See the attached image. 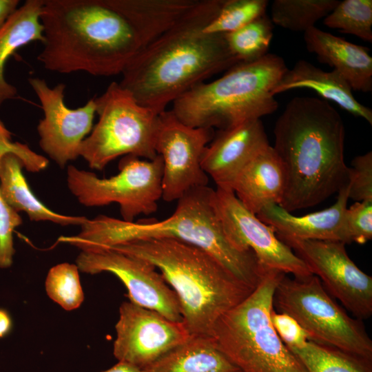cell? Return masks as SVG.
<instances>
[{
    "instance_id": "4fadbf2b",
    "label": "cell",
    "mask_w": 372,
    "mask_h": 372,
    "mask_svg": "<svg viewBox=\"0 0 372 372\" xmlns=\"http://www.w3.org/2000/svg\"><path fill=\"white\" fill-rule=\"evenodd\" d=\"M214 203L231 244L240 251L251 250L263 268L291 273L297 278L313 275L291 248L277 237L274 229L250 212L233 191L216 188Z\"/></svg>"
},
{
    "instance_id": "d6a6232c",
    "label": "cell",
    "mask_w": 372,
    "mask_h": 372,
    "mask_svg": "<svg viewBox=\"0 0 372 372\" xmlns=\"http://www.w3.org/2000/svg\"><path fill=\"white\" fill-rule=\"evenodd\" d=\"M19 212L12 209L3 198L0 192V268L10 267L15 254L13 232L22 224Z\"/></svg>"
},
{
    "instance_id": "74e56055",
    "label": "cell",
    "mask_w": 372,
    "mask_h": 372,
    "mask_svg": "<svg viewBox=\"0 0 372 372\" xmlns=\"http://www.w3.org/2000/svg\"><path fill=\"white\" fill-rule=\"evenodd\" d=\"M14 142L11 140V133L0 121V155L6 152L12 151Z\"/></svg>"
},
{
    "instance_id": "f546056e",
    "label": "cell",
    "mask_w": 372,
    "mask_h": 372,
    "mask_svg": "<svg viewBox=\"0 0 372 372\" xmlns=\"http://www.w3.org/2000/svg\"><path fill=\"white\" fill-rule=\"evenodd\" d=\"M79 271L76 265L60 263L49 270L45 279L48 297L66 311L78 309L84 300Z\"/></svg>"
},
{
    "instance_id": "83f0119b",
    "label": "cell",
    "mask_w": 372,
    "mask_h": 372,
    "mask_svg": "<svg viewBox=\"0 0 372 372\" xmlns=\"http://www.w3.org/2000/svg\"><path fill=\"white\" fill-rule=\"evenodd\" d=\"M273 30V23L265 13L239 30L225 34V38L239 62H251L269 53Z\"/></svg>"
},
{
    "instance_id": "4dcf8cb0",
    "label": "cell",
    "mask_w": 372,
    "mask_h": 372,
    "mask_svg": "<svg viewBox=\"0 0 372 372\" xmlns=\"http://www.w3.org/2000/svg\"><path fill=\"white\" fill-rule=\"evenodd\" d=\"M268 3L267 0H224L218 14L203 32L226 34L239 30L265 14Z\"/></svg>"
},
{
    "instance_id": "44dd1931",
    "label": "cell",
    "mask_w": 372,
    "mask_h": 372,
    "mask_svg": "<svg viewBox=\"0 0 372 372\" xmlns=\"http://www.w3.org/2000/svg\"><path fill=\"white\" fill-rule=\"evenodd\" d=\"M298 88L312 90L324 99L335 103L345 111L372 125L371 109L356 100L350 85L334 70L325 72L305 60H299L285 72L272 94Z\"/></svg>"
},
{
    "instance_id": "7402d4cb",
    "label": "cell",
    "mask_w": 372,
    "mask_h": 372,
    "mask_svg": "<svg viewBox=\"0 0 372 372\" xmlns=\"http://www.w3.org/2000/svg\"><path fill=\"white\" fill-rule=\"evenodd\" d=\"M21 158L12 152L0 155V192L4 200L17 212L23 211L33 221H50L63 226L81 225L85 216H68L53 211L31 190L22 169Z\"/></svg>"
},
{
    "instance_id": "5b68a950",
    "label": "cell",
    "mask_w": 372,
    "mask_h": 372,
    "mask_svg": "<svg viewBox=\"0 0 372 372\" xmlns=\"http://www.w3.org/2000/svg\"><path fill=\"white\" fill-rule=\"evenodd\" d=\"M109 249L146 260L160 271L178 300L191 335L211 337L220 317L254 290L211 254L180 240L141 239Z\"/></svg>"
},
{
    "instance_id": "484cf974",
    "label": "cell",
    "mask_w": 372,
    "mask_h": 372,
    "mask_svg": "<svg viewBox=\"0 0 372 372\" xmlns=\"http://www.w3.org/2000/svg\"><path fill=\"white\" fill-rule=\"evenodd\" d=\"M289 349L307 372H372V359L312 340Z\"/></svg>"
},
{
    "instance_id": "f35d334b",
    "label": "cell",
    "mask_w": 372,
    "mask_h": 372,
    "mask_svg": "<svg viewBox=\"0 0 372 372\" xmlns=\"http://www.w3.org/2000/svg\"><path fill=\"white\" fill-rule=\"evenodd\" d=\"M102 372H144L124 362H118L117 364Z\"/></svg>"
},
{
    "instance_id": "8992f818",
    "label": "cell",
    "mask_w": 372,
    "mask_h": 372,
    "mask_svg": "<svg viewBox=\"0 0 372 372\" xmlns=\"http://www.w3.org/2000/svg\"><path fill=\"white\" fill-rule=\"evenodd\" d=\"M287 70L283 59L271 53L239 62L216 80L185 93L172 103L171 110L193 127L225 130L260 119L277 110L272 91Z\"/></svg>"
},
{
    "instance_id": "8d00e7d4",
    "label": "cell",
    "mask_w": 372,
    "mask_h": 372,
    "mask_svg": "<svg viewBox=\"0 0 372 372\" xmlns=\"http://www.w3.org/2000/svg\"><path fill=\"white\" fill-rule=\"evenodd\" d=\"M13 322L9 312L0 308V338L7 336L11 332Z\"/></svg>"
},
{
    "instance_id": "52a82bcc",
    "label": "cell",
    "mask_w": 372,
    "mask_h": 372,
    "mask_svg": "<svg viewBox=\"0 0 372 372\" xmlns=\"http://www.w3.org/2000/svg\"><path fill=\"white\" fill-rule=\"evenodd\" d=\"M284 275L266 269L257 287L214 326L211 338L242 372H307L271 320L274 292Z\"/></svg>"
},
{
    "instance_id": "e0dca14e",
    "label": "cell",
    "mask_w": 372,
    "mask_h": 372,
    "mask_svg": "<svg viewBox=\"0 0 372 372\" xmlns=\"http://www.w3.org/2000/svg\"><path fill=\"white\" fill-rule=\"evenodd\" d=\"M269 145L260 119L249 120L233 127L220 130L206 147L201 167L217 188L232 191L240 171Z\"/></svg>"
},
{
    "instance_id": "4316f807",
    "label": "cell",
    "mask_w": 372,
    "mask_h": 372,
    "mask_svg": "<svg viewBox=\"0 0 372 372\" xmlns=\"http://www.w3.org/2000/svg\"><path fill=\"white\" fill-rule=\"evenodd\" d=\"M337 0H274L271 20L285 29L304 32L325 18L336 6Z\"/></svg>"
},
{
    "instance_id": "e575fe53",
    "label": "cell",
    "mask_w": 372,
    "mask_h": 372,
    "mask_svg": "<svg viewBox=\"0 0 372 372\" xmlns=\"http://www.w3.org/2000/svg\"><path fill=\"white\" fill-rule=\"evenodd\" d=\"M272 324L282 342L288 349L297 347L309 340L305 331L291 316L283 313L271 312Z\"/></svg>"
},
{
    "instance_id": "d590c367",
    "label": "cell",
    "mask_w": 372,
    "mask_h": 372,
    "mask_svg": "<svg viewBox=\"0 0 372 372\" xmlns=\"http://www.w3.org/2000/svg\"><path fill=\"white\" fill-rule=\"evenodd\" d=\"M19 0H0V29L8 17L18 8Z\"/></svg>"
},
{
    "instance_id": "2e32d148",
    "label": "cell",
    "mask_w": 372,
    "mask_h": 372,
    "mask_svg": "<svg viewBox=\"0 0 372 372\" xmlns=\"http://www.w3.org/2000/svg\"><path fill=\"white\" fill-rule=\"evenodd\" d=\"M28 82L37 96L44 116L37 125L39 145L61 168L79 156L80 146L92 130L96 114L94 98L83 106L71 109L65 105V85L50 87L46 81L32 77Z\"/></svg>"
},
{
    "instance_id": "603a6c76",
    "label": "cell",
    "mask_w": 372,
    "mask_h": 372,
    "mask_svg": "<svg viewBox=\"0 0 372 372\" xmlns=\"http://www.w3.org/2000/svg\"><path fill=\"white\" fill-rule=\"evenodd\" d=\"M204 0H119L142 48L193 14Z\"/></svg>"
},
{
    "instance_id": "cb8c5ba5",
    "label": "cell",
    "mask_w": 372,
    "mask_h": 372,
    "mask_svg": "<svg viewBox=\"0 0 372 372\" xmlns=\"http://www.w3.org/2000/svg\"><path fill=\"white\" fill-rule=\"evenodd\" d=\"M44 0H27L8 17L0 29V106L14 99L17 88L4 76L9 58L21 47L43 41L41 13Z\"/></svg>"
},
{
    "instance_id": "1f68e13d",
    "label": "cell",
    "mask_w": 372,
    "mask_h": 372,
    "mask_svg": "<svg viewBox=\"0 0 372 372\" xmlns=\"http://www.w3.org/2000/svg\"><path fill=\"white\" fill-rule=\"evenodd\" d=\"M349 198L372 200V152L355 156L348 168Z\"/></svg>"
},
{
    "instance_id": "8fae6325",
    "label": "cell",
    "mask_w": 372,
    "mask_h": 372,
    "mask_svg": "<svg viewBox=\"0 0 372 372\" xmlns=\"http://www.w3.org/2000/svg\"><path fill=\"white\" fill-rule=\"evenodd\" d=\"M214 134L211 128L185 125L171 110L158 114L155 151L163 163V200H178L190 189L207 185L209 178L201 167V160Z\"/></svg>"
},
{
    "instance_id": "9c48e42d",
    "label": "cell",
    "mask_w": 372,
    "mask_h": 372,
    "mask_svg": "<svg viewBox=\"0 0 372 372\" xmlns=\"http://www.w3.org/2000/svg\"><path fill=\"white\" fill-rule=\"evenodd\" d=\"M273 308L293 318L309 340L372 359V340L362 320L353 318L331 297L315 275H284L273 295Z\"/></svg>"
},
{
    "instance_id": "f1b7e54d",
    "label": "cell",
    "mask_w": 372,
    "mask_h": 372,
    "mask_svg": "<svg viewBox=\"0 0 372 372\" xmlns=\"http://www.w3.org/2000/svg\"><path fill=\"white\" fill-rule=\"evenodd\" d=\"M324 24L345 34L355 35L372 42V1L344 0L339 1L325 17Z\"/></svg>"
},
{
    "instance_id": "6da1fadb",
    "label": "cell",
    "mask_w": 372,
    "mask_h": 372,
    "mask_svg": "<svg viewBox=\"0 0 372 372\" xmlns=\"http://www.w3.org/2000/svg\"><path fill=\"white\" fill-rule=\"evenodd\" d=\"M223 2L204 0L193 14L141 48L122 72L120 86L159 114L205 79L239 63L225 34L203 32Z\"/></svg>"
},
{
    "instance_id": "277c9868",
    "label": "cell",
    "mask_w": 372,
    "mask_h": 372,
    "mask_svg": "<svg viewBox=\"0 0 372 372\" xmlns=\"http://www.w3.org/2000/svg\"><path fill=\"white\" fill-rule=\"evenodd\" d=\"M214 189H190L178 200L176 208L162 220L126 222L105 215L87 220L76 235L61 236L81 251H92L136 240L172 238L198 247L214 257L227 271L254 289L265 269L251 250L240 251L227 238L214 203Z\"/></svg>"
},
{
    "instance_id": "ac0fdd59",
    "label": "cell",
    "mask_w": 372,
    "mask_h": 372,
    "mask_svg": "<svg viewBox=\"0 0 372 372\" xmlns=\"http://www.w3.org/2000/svg\"><path fill=\"white\" fill-rule=\"evenodd\" d=\"M348 185L338 193L335 203L329 208L296 216L276 203L265 205L256 215L271 226L281 240H319L351 242L345 222L349 200Z\"/></svg>"
},
{
    "instance_id": "d4e9b609",
    "label": "cell",
    "mask_w": 372,
    "mask_h": 372,
    "mask_svg": "<svg viewBox=\"0 0 372 372\" xmlns=\"http://www.w3.org/2000/svg\"><path fill=\"white\" fill-rule=\"evenodd\" d=\"M144 372H242L211 337L191 335L143 370Z\"/></svg>"
},
{
    "instance_id": "5bb4252c",
    "label": "cell",
    "mask_w": 372,
    "mask_h": 372,
    "mask_svg": "<svg viewBox=\"0 0 372 372\" xmlns=\"http://www.w3.org/2000/svg\"><path fill=\"white\" fill-rule=\"evenodd\" d=\"M76 263L83 273L114 274L125 286L130 302L155 311L170 320L183 322L174 291L149 262L107 248L81 251Z\"/></svg>"
},
{
    "instance_id": "7c38bea8",
    "label": "cell",
    "mask_w": 372,
    "mask_h": 372,
    "mask_svg": "<svg viewBox=\"0 0 372 372\" xmlns=\"http://www.w3.org/2000/svg\"><path fill=\"white\" fill-rule=\"evenodd\" d=\"M301 258L312 274L324 285L355 318L372 315V277L349 258L340 241L295 240L282 241Z\"/></svg>"
},
{
    "instance_id": "d6986e66",
    "label": "cell",
    "mask_w": 372,
    "mask_h": 372,
    "mask_svg": "<svg viewBox=\"0 0 372 372\" xmlns=\"http://www.w3.org/2000/svg\"><path fill=\"white\" fill-rule=\"evenodd\" d=\"M307 50L318 60L333 68L354 91L372 90V57L369 50L312 27L304 32Z\"/></svg>"
},
{
    "instance_id": "7a4b0ae2",
    "label": "cell",
    "mask_w": 372,
    "mask_h": 372,
    "mask_svg": "<svg viewBox=\"0 0 372 372\" xmlns=\"http://www.w3.org/2000/svg\"><path fill=\"white\" fill-rule=\"evenodd\" d=\"M273 147L283 165L280 206L287 211L317 205L348 185L343 120L326 100L296 96L276 121Z\"/></svg>"
},
{
    "instance_id": "ba28073f",
    "label": "cell",
    "mask_w": 372,
    "mask_h": 372,
    "mask_svg": "<svg viewBox=\"0 0 372 372\" xmlns=\"http://www.w3.org/2000/svg\"><path fill=\"white\" fill-rule=\"evenodd\" d=\"M94 101L99 121L79 149V156L90 168L101 171L122 156L147 160L157 156L158 114L140 105L116 82L111 83Z\"/></svg>"
},
{
    "instance_id": "9a60e30c",
    "label": "cell",
    "mask_w": 372,
    "mask_h": 372,
    "mask_svg": "<svg viewBox=\"0 0 372 372\" xmlns=\"http://www.w3.org/2000/svg\"><path fill=\"white\" fill-rule=\"evenodd\" d=\"M115 329L114 357L141 370L191 336L183 322L170 320L130 301L121 304Z\"/></svg>"
},
{
    "instance_id": "3957f363",
    "label": "cell",
    "mask_w": 372,
    "mask_h": 372,
    "mask_svg": "<svg viewBox=\"0 0 372 372\" xmlns=\"http://www.w3.org/2000/svg\"><path fill=\"white\" fill-rule=\"evenodd\" d=\"M41 21L43 41L37 59L49 71L121 74L142 48L119 0H44Z\"/></svg>"
},
{
    "instance_id": "30bf717a",
    "label": "cell",
    "mask_w": 372,
    "mask_h": 372,
    "mask_svg": "<svg viewBox=\"0 0 372 372\" xmlns=\"http://www.w3.org/2000/svg\"><path fill=\"white\" fill-rule=\"evenodd\" d=\"M163 163L160 155L152 160L125 156L118 164L119 172L108 178L69 165L67 183L71 193L86 207L117 203L122 220L134 222L141 215L156 211L162 197Z\"/></svg>"
},
{
    "instance_id": "836d02e7",
    "label": "cell",
    "mask_w": 372,
    "mask_h": 372,
    "mask_svg": "<svg viewBox=\"0 0 372 372\" xmlns=\"http://www.w3.org/2000/svg\"><path fill=\"white\" fill-rule=\"evenodd\" d=\"M345 222L351 242L364 244L372 238V200L355 202L347 207Z\"/></svg>"
},
{
    "instance_id": "ffe728a7",
    "label": "cell",
    "mask_w": 372,
    "mask_h": 372,
    "mask_svg": "<svg viewBox=\"0 0 372 372\" xmlns=\"http://www.w3.org/2000/svg\"><path fill=\"white\" fill-rule=\"evenodd\" d=\"M285 187L282 162L270 145L258 152L237 176L232 191L252 214L267 205H280Z\"/></svg>"
}]
</instances>
